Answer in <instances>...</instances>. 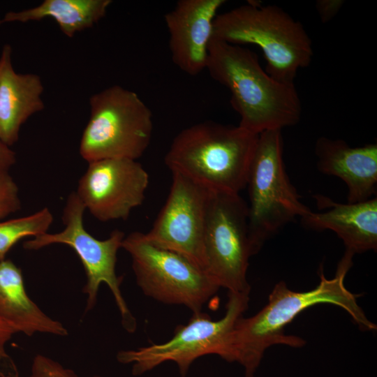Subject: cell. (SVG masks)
I'll return each instance as SVG.
<instances>
[{
	"mask_svg": "<svg viewBox=\"0 0 377 377\" xmlns=\"http://www.w3.org/2000/svg\"><path fill=\"white\" fill-rule=\"evenodd\" d=\"M0 318L28 337L45 333L64 337L67 329L46 315L27 293L22 270L10 260L0 262Z\"/></svg>",
	"mask_w": 377,
	"mask_h": 377,
	"instance_id": "17",
	"label": "cell"
},
{
	"mask_svg": "<svg viewBox=\"0 0 377 377\" xmlns=\"http://www.w3.org/2000/svg\"><path fill=\"white\" fill-rule=\"evenodd\" d=\"M121 248L131 256L137 285L159 302L183 305L198 313L220 288L205 270L179 253L151 244L143 232H131Z\"/></svg>",
	"mask_w": 377,
	"mask_h": 377,
	"instance_id": "9",
	"label": "cell"
},
{
	"mask_svg": "<svg viewBox=\"0 0 377 377\" xmlns=\"http://www.w3.org/2000/svg\"><path fill=\"white\" fill-rule=\"evenodd\" d=\"M111 3V0H45L36 7L6 13L0 19V25L51 17L64 34L72 38L76 33L92 27L102 19Z\"/></svg>",
	"mask_w": 377,
	"mask_h": 377,
	"instance_id": "18",
	"label": "cell"
},
{
	"mask_svg": "<svg viewBox=\"0 0 377 377\" xmlns=\"http://www.w3.org/2000/svg\"><path fill=\"white\" fill-rule=\"evenodd\" d=\"M224 0H179L164 16L173 63L195 76L206 70L213 22Z\"/></svg>",
	"mask_w": 377,
	"mask_h": 377,
	"instance_id": "13",
	"label": "cell"
},
{
	"mask_svg": "<svg viewBox=\"0 0 377 377\" xmlns=\"http://www.w3.org/2000/svg\"><path fill=\"white\" fill-rule=\"evenodd\" d=\"M319 212L301 217L302 225L315 230H330L342 239L346 250L363 253L377 249V198L339 203L320 194L313 195Z\"/></svg>",
	"mask_w": 377,
	"mask_h": 377,
	"instance_id": "14",
	"label": "cell"
},
{
	"mask_svg": "<svg viewBox=\"0 0 377 377\" xmlns=\"http://www.w3.org/2000/svg\"><path fill=\"white\" fill-rule=\"evenodd\" d=\"M343 4L342 0H318L316 3L320 18L323 23L331 20Z\"/></svg>",
	"mask_w": 377,
	"mask_h": 377,
	"instance_id": "23",
	"label": "cell"
},
{
	"mask_svg": "<svg viewBox=\"0 0 377 377\" xmlns=\"http://www.w3.org/2000/svg\"><path fill=\"white\" fill-rule=\"evenodd\" d=\"M212 38L232 45L254 44L264 54L266 72L294 84L298 71L313 58L312 43L303 25L276 6L257 3L217 14Z\"/></svg>",
	"mask_w": 377,
	"mask_h": 377,
	"instance_id": "4",
	"label": "cell"
},
{
	"mask_svg": "<svg viewBox=\"0 0 377 377\" xmlns=\"http://www.w3.org/2000/svg\"><path fill=\"white\" fill-rule=\"evenodd\" d=\"M318 170L340 178L348 188V202L371 198L376 192L377 145L351 147L342 140L318 138L315 145Z\"/></svg>",
	"mask_w": 377,
	"mask_h": 377,
	"instance_id": "15",
	"label": "cell"
},
{
	"mask_svg": "<svg viewBox=\"0 0 377 377\" xmlns=\"http://www.w3.org/2000/svg\"><path fill=\"white\" fill-rule=\"evenodd\" d=\"M171 172L167 200L144 236L151 244L179 253L205 271L204 232L209 189L180 173Z\"/></svg>",
	"mask_w": 377,
	"mask_h": 377,
	"instance_id": "11",
	"label": "cell"
},
{
	"mask_svg": "<svg viewBox=\"0 0 377 377\" xmlns=\"http://www.w3.org/2000/svg\"><path fill=\"white\" fill-rule=\"evenodd\" d=\"M53 219L51 211L44 207L28 216L0 221V262L5 260L7 253L20 239L47 232Z\"/></svg>",
	"mask_w": 377,
	"mask_h": 377,
	"instance_id": "19",
	"label": "cell"
},
{
	"mask_svg": "<svg viewBox=\"0 0 377 377\" xmlns=\"http://www.w3.org/2000/svg\"><path fill=\"white\" fill-rule=\"evenodd\" d=\"M258 135L239 125L198 123L174 138L165 163L209 190L239 193L246 186Z\"/></svg>",
	"mask_w": 377,
	"mask_h": 377,
	"instance_id": "3",
	"label": "cell"
},
{
	"mask_svg": "<svg viewBox=\"0 0 377 377\" xmlns=\"http://www.w3.org/2000/svg\"><path fill=\"white\" fill-rule=\"evenodd\" d=\"M11 54L10 45H3L0 55V137L8 146L18 140L22 124L44 108L40 76L17 73Z\"/></svg>",
	"mask_w": 377,
	"mask_h": 377,
	"instance_id": "16",
	"label": "cell"
},
{
	"mask_svg": "<svg viewBox=\"0 0 377 377\" xmlns=\"http://www.w3.org/2000/svg\"><path fill=\"white\" fill-rule=\"evenodd\" d=\"M88 163L75 191L85 209L100 221L126 220L145 200L148 173L139 162L130 158Z\"/></svg>",
	"mask_w": 377,
	"mask_h": 377,
	"instance_id": "12",
	"label": "cell"
},
{
	"mask_svg": "<svg viewBox=\"0 0 377 377\" xmlns=\"http://www.w3.org/2000/svg\"><path fill=\"white\" fill-rule=\"evenodd\" d=\"M15 163V152L0 137V171L8 172Z\"/></svg>",
	"mask_w": 377,
	"mask_h": 377,
	"instance_id": "24",
	"label": "cell"
},
{
	"mask_svg": "<svg viewBox=\"0 0 377 377\" xmlns=\"http://www.w3.org/2000/svg\"><path fill=\"white\" fill-rule=\"evenodd\" d=\"M204 252L205 271L220 288L250 293L246 273L255 253L249 237L248 204L239 193L209 190Z\"/></svg>",
	"mask_w": 377,
	"mask_h": 377,
	"instance_id": "10",
	"label": "cell"
},
{
	"mask_svg": "<svg viewBox=\"0 0 377 377\" xmlns=\"http://www.w3.org/2000/svg\"><path fill=\"white\" fill-rule=\"evenodd\" d=\"M27 377H81L72 369L64 367L54 360L36 355L32 362L30 374ZM91 377H103L94 376Z\"/></svg>",
	"mask_w": 377,
	"mask_h": 377,
	"instance_id": "21",
	"label": "cell"
},
{
	"mask_svg": "<svg viewBox=\"0 0 377 377\" xmlns=\"http://www.w3.org/2000/svg\"><path fill=\"white\" fill-rule=\"evenodd\" d=\"M90 117L80 142L88 163L106 158L137 160L152 136V113L134 91L112 85L89 98Z\"/></svg>",
	"mask_w": 377,
	"mask_h": 377,
	"instance_id": "6",
	"label": "cell"
},
{
	"mask_svg": "<svg viewBox=\"0 0 377 377\" xmlns=\"http://www.w3.org/2000/svg\"><path fill=\"white\" fill-rule=\"evenodd\" d=\"M85 207L75 192L68 195L62 221L64 229L57 233L45 234L24 242L27 250H38L54 244L72 248L79 257L86 274L82 292L87 295L85 311L91 310L97 302L100 286L105 283L111 290L121 316V325L129 333L137 329V321L130 311L121 290L123 276L116 274L117 252L125 237L124 232L113 230L103 240L93 237L84 228L83 215Z\"/></svg>",
	"mask_w": 377,
	"mask_h": 377,
	"instance_id": "8",
	"label": "cell"
},
{
	"mask_svg": "<svg viewBox=\"0 0 377 377\" xmlns=\"http://www.w3.org/2000/svg\"><path fill=\"white\" fill-rule=\"evenodd\" d=\"M206 70L230 91L239 126L247 131L260 134L281 130L300 120L302 105L295 84L270 76L249 49L212 38Z\"/></svg>",
	"mask_w": 377,
	"mask_h": 377,
	"instance_id": "2",
	"label": "cell"
},
{
	"mask_svg": "<svg viewBox=\"0 0 377 377\" xmlns=\"http://www.w3.org/2000/svg\"><path fill=\"white\" fill-rule=\"evenodd\" d=\"M354 254L346 250L334 276L327 279L321 267L320 283L305 292L290 290L284 281L277 283L269 295L267 304L256 314L242 316L236 323L232 338V362L244 369V377H254L265 350L282 344L302 347V338L286 335L285 327L305 309L318 304H332L344 309L362 330H376V325L366 316L356 295L345 286L344 279L353 265Z\"/></svg>",
	"mask_w": 377,
	"mask_h": 377,
	"instance_id": "1",
	"label": "cell"
},
{
	"mask_svg": "<svg viewBox=\"0 0 377 377\" xmlns=\"http://www.w3.org/2000/svg\"><path fill=\"white\" fill-rule=\"evenodd\" d=\"M19 188L8 172L0 171V221L21 209Z\"/></svg>",
	"mask_w": 377,
	"mask_h": 377,
	"instance_id": "20",
	"label": "cell"
},
{
	"mask_svg": "<svg viewBox=\"0 0 377 377\" xmlns=\"http://www.w3.org/2000/svg\"><path fill=\"white\" fill-rule=\"evenodd\" d=\"M246 187L249 237L255 254L285 225L311 211L300 201L286 173L281 130L258 135Z\"/></svg>",
	"mask_w": 377,
	"mask_h": 377,
	"instance_id": "5",
	"label": "cell"
},
{
	"mask_svg": "<svg viewBox=\"0 0 377 377\" xmlns=\"http://www.w3.org/2000/svg\"><path fill=\"white\" fill-rule=\"evenodd\" d=\"M249 302V294L228 291L226 313L221 319L213 320L202 312L194 313L186 324L176 327L172 337L167 341L120 350L117 360L121 364H131V372L135 376L164 362H173L182 377H185L195 360L210 354L232 362L234 328L247 310Z\"/></svg>",
	"mask_w": 377,
	"mask_h": 377,
	"instance_id": "7",
	"label": "cell"
},
{
	"mask_svg": "<svg viewBox=\"0 0 377 377\" xmlns=\"http://www.w3.org/2000/svg\"><path fill=\"white\" fill-rule=\"evenodd\" d=\"M17 331L0 318V377H19L17 367L6 346Z\"/></svg>",
	"mask_w": 377,
	"mask_h": 377,
	"instance_id": "22",
	"label": "cell"
}]
</instances>
